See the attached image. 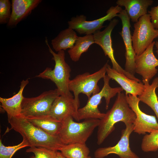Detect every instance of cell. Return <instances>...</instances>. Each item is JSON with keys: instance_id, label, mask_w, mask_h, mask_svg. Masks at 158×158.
Here are the masks:
<instances>
[{"instance_id": "52a82bcc", "label": "cell", "mask_w": 158, "mask_h": 158, "mask_svg": "<svg viewBox=\"0 0 158 158\" xmlns=\"http://www.w3.org/2000/svg\"><path fill=\"white\" fill-rule=\"evenodd\" d=\"M59 94L56 88L45 91L34 97H24L21 114L25 118L48 116L52 104Z\"/></svg>"}, {"instance_id": "8992f818", "label": "cell", "mask_w": 158, "mask_h": 158, "mask_svg": "<svg viewBox=\"0 0 158 158\" xmlns=\"http://www.w3.org/2000/svg\"><path fill=\"white\" fill-rule=\"evenodd\" d=\"M108 61L99 70L92 74L88 72L77 75L71 80L68 85L70 91L73 92L75 101L79 108L80 106L79 95L83 93L88 99L100 91L98 85L99 81L106 75Z\"/></svg>"}, {"instance_id": "1f68e13d", "label": "cell", "mask_w": 158, "mask_h": 158, "mask_svg": "<svg viewBox=\"0 0 158 158\" xmlns=\"http://www.w3.org/2000/svg\"><path fill=\"white\" fill-rule=\"evenodd\" d=\"M87 158H92L90 156H89Z\"/></svg>"}, {"instance_id": "8fae6325", "label": "cell", "mask_w": 158, "mask_h": 158, "mask_svg": "<svg viewBox=\"0 0 158 158\" xmlns=\"http://www.w3.org/2000/svg\"><path fill=\"white\" fill-rule=\"evenodd\" d=\"M134 125L126 126V128L121 131L120 140L113 146L100 147L94 152L95 158H104L111 154L117 155L120 158H140L131 150L129 144L130 135L134 131Z\"/></svg>"}, {"instance_id": "4316f807", "label": "cell", "mask_w": 158, "mask_h": 158, "mask_svg": "<svg viewBox=\"0 0 158 158\" xmlns=\"http://www.w3.org/2000/svg\"><path fill=\"white\" fill-rule=\"evenodd\" d=\"M45 148L31 147L27 149V152H32L34 155L30 158H56V152Z\"/></svg>"}, {"instance_id": "603a6c76", "label": "cell", "mask_w": 158, "mask_h": 158, "mask_svg": "<svg viewBox=\"0 0 158 158\" xmlns=\"http://www.w3.org/2000/svg\"><path fill=\"white\" fill-rule=\"evenodd\" d=\"M94 43L93 35L78 37L73 47L68 51L71 60L75 62L78 61L82 54L87 51L90 47Z\"/></svg>"}, {"instance_id": "2e32d148", "label": "cell", "mask_w": 158, "mask_h": 158, "mask_svg": "<svg viewBox=\"0 0 158 158\" xmlns=\"http://www.w3.org/2000/svg\"><path fill=\"white\" fill-rule=\"evenodd\" d=\"M41 0H12V11L7 23L8 27L15 26L28 15L41 2Z\"/></svg>"}, {"instance_id": "ffe728a7", "label": "cell", "mask_w": 158, "mask_h": 158, "mask_svg": "<svg viewBox=\"0 0 158 158\" xmlns=\"http://www.w3.org/2000/svg\"><path fill=\"white\" fill-rule=\"evenodd\" d=\"M78 36L75 31L68 28L61 31L51 41L53 49L56 52L72 48Z\"/></svg>"}, {"instance_id": "f1b7e54d", "label": "cell", "mask_w": 158, "mask_h": 158, "mask_svg": "<svg viewBox=\"0 0 158 158\" xmlns=\"http://www.w3.org/2000/svg\"><path fill=\"white\" fill-rule=\"evenodd\" d=\"M148 12L154 28L155 29H158V5L152 7L151 10L148 11Z\"/></svg>"}, {"instance_id": "ac0fdd59", "label": "cell", "mask_w": 158, "mask_h": 158, "mask_svg": "<svg viewBox=\"0 0 158 158\" xmlns=\"http://www.w3.org/2000/svg\"><path fill=\"white\" fill-rule=\"evenodd\" d=\"M29 82L28 79L23 80L21 82L19 91L12 97H0L1 106L7 113L8 118L15 117L21 115V104L24 97L23 92Z\"/></svg>"}, {"instance_id": "484cf974", "label": "cell", "mask_w": 158, "mask_h": 158, "mask_svg": "<svg viewBox=\"0 0 158 158\" xmlns=\"http://www.w3.org/2000/svg\"><path fill=\"white\" fill-rule=\"evenodd\" d=\"M27 147H29L27 142L23 139L19 144L13 146H5L0 140V158H11L18 150Z\"/></svg>"}, {"instance_id": "3957f363", "label": "cell", "mask_w": 158, "mask_h": 158, "mask_svg": "<svg viewBox=\"0 0 158 158\" xmlns=\"http://www.w3.org/2000/svg\"><path fill=\"white\" fill-rule=\"evenodd\" d=\"M45 42L49 51L53 56L52 59L55 63L54 68L52 69L47 67L35 77L50 80L53 82L56 86L60 95L73 96L68 87L71 69L66 61L64 51H60L56 53L50 47L47 39Z\"/></svg>"}, {"instance_id": "e0dca14e", "label": "cell", "mask_w": 158, "mask_h": 158, "mask_svg": "<svg viewBox=\"0 0 158 158\" xmlns=\"http://www.w3.org/2000/svg\"><path fill=\"white\" fill-rule=\"evenodd\" d=\"M106 73L110 79L115 80L125 91L126 95L129 94L139 96L143 92L144 90L143 83L128 78L111 68L108 64L106 69Z\"/></svg>"}, {"instance_id": "277c9868", "label": "cell", "mask_w": 158, "mask_h": 158, "mask_svg": "<svg viewBox=\"0 0 158 158\" xmlns=\"http://www.w3.org/2000/svg\"><path fill=\"white\" fill-rule=\"evenodd\" d=\"M73 119L71 116H69L61 121L59 135L64 145L85 143L95 129L98 127L100 120L88 119L78 123Z\"/></svg>"}, {"instance_id": "5b68a950", "label": "cell", "mask_w": 158, "mask_h": 158, "mask_svg": "<svg viewBox=\"0 0 158 158\" xmlns=\"http://www.w3.org/2000/svg\"><path fill=\"white\" fill-rule=\"evenodd\" d=\"M103 79L104 84L101 90L88 99L85 106L78 109V116L79 120L92 118L102 119L104 116L105 113H101L98 108V106L101 103L102 98L104 97L105 99V108L107 109L111 99L123 90L121 87H111L109 84L111 79L107 75H106Z\"/></svg>"}, {"instance_id": "d6986e66", "label": "cell", "mask_w": 158, "mask_h": 158, "mask_svg": "<svg viewBox=\"0 0 158 158\" xmlns=\"http://www.w3.org/2000/svg\"><path fill=\"white\" fill-rule=\"evenodd\" d=\"M153 2L152 0H118L116 4L124 6L131 21L135 23L140 17L147 14V8Z\"/></svg>"}, {"instance_id": "4fadbf2b", "label": "cell", "mask_w": 158, "mask_h": 158, "mask_svg": "<svg viewBox=\"0 0 158 158\" xmlns=\"http://www.w3.org/2000/svg\"><path fill=\"white\" fill-rule=\"evenodd\" d=\"M155 43L153 42L144 52L135 57V71L142 76V81L149 82L157 72L158 59L153 50Z\"/></svg>"}, {"instance_id": "cb8c5ba5", "label": "cell", "mask_w": 158, "mask_h": 158, "mask_svg": "<svg viewBox=\"0 0 158 158\" xmlns=\"http://www.w3.org/2000/svg\"><path fill=\"white\" fill-rule=\"evenodd\" d=\"M59 151L66 158H87L90 152L85 143H80L64 145Z\"/></svg>"}, {"instance_id": "9c48e42d", "label": "cell", "mask_w": 158, "mask_h": 158, "mask_svg": "<svg viewBox=\"0 0 158 158\" xmlns=\"http://www.w3.org/2000/svg\"><path fill=\"white\" fill-rule=\"evenodd\" d=\"M118 5L112 6L107 11L106 15L98 19L88 21L86 17L83 15H77L73 17L68 22V28L76 31L80 35H93L96 32L100 30L104 26L106 21L111 20L122 10Z\"/></svg>"}, {"instance_id": "f546056e", "label": "cell", "mask_w": 158, "mask_h": 158, "mask_svg": "<svg viewBox=\"0 0 158 158\" xmlns=\"http://www.w3.org/2000/svg\"><path fill=\"white\" fill-rule=\"evenodd\" d=\"M56 153V158H66L61 153V152L57 151Z\"/></svg>"}, {"instance_id": "7c38bea8", "label": "cell", "mask_w": 158, "mask_h": 158, "mask_svg": "<svg viewBox=\"0 0 158 158\" xmlns=\"http://www.w3.org/2000/svg\"><path fill=\"white\" fill-rule=\"evenodd\" d=\"M126 96L130 107L136 115L133 131L139 135H145L147 133H150L158 130V122L155 116L147 114L140 109V101L138 97L129 94Z\"/></svg>"}, {"instance_id": "ba28073f", "label": "cell", "mask_w": 158, "mask_h": 158, "mask_svg": "<svg viewBox=\"0 0 158 158\" xmlns=\"http://www.w3.org/2000/svg\"><path fill=\"white\" fill-rule=\"evenodd\" d=\"M134 27L132 36L133 47L136 55H139L158 37V29L154 28L147 13L140 17L134 24Z\"/></svg>"}, {"instance_id": "7a4b0ae2", "label": "cell", "mask_w": 158, "mask_h": 158, "mask_svg": "<svg viewBox=\"0 0 158 158\" xmlns=\"http://www.w3.org/2000/svg\"><path fill=\"white\" fill-rule=\"evenodd\" d=\"M135 119L136 115L130 107L126 95L121 92L118 93L112 107L100 120L97 133V144H102L114 130L117 123L122 122L126 126L134 124Z\"/></svg>"}, {"instance_id": "d6a6232c", "label": "cell", "mask_w": 158, "mask_h": 158, "mask_svg": "<svg viewBox=\"0 0 158 158\" xmlns=\"http://www.w3.org/2000/svg\"><path fill=\"white\" fill-rule=\"evenodd\" d=\"M157 99H158V97H157Z\"/></svg>"}, {"instance_id": "9a60e30c", "label": "cell", "mask_w": 158, "mask_h": 158, "mask_svg": "<svg viewBox=\"0 0 158 158\" xmlns=\"http://www.w3.org/2000/svg\"><path fill=\"white\" fill-rule=\"evenodd\" d=\"M117 16L120 18L121 21L122 30L119 33L123 39L126 49L124 70L134 75L135 73V59L136 54L133 47L132 36L130 30L131 27L130 19L125 9H122L117 14Z\"/></svg>"}, {"instance_id": "4dcf8cb0", "label": "cell", "mask_w": 158, "mask_h": 158, "mask_svg": "<svg viewBox=\"0 0 158 158\" xmlns=\"http://www.w3.org/2000/svg\"><path fill=\"white\" fill-rule=\"evenodd\" d=\"M155 45L157 49L156 52L158 55V40L155 42Z\"/></svg>"}, {"instance_id": "5bb4252c", "label": "cell", "mask_w": 158, "mask_h": 158, "mask_svg": "<svg viewBox=\"0 0 158 158\" xmlns=\"http://www.w3.org/2000/svg\"><path fill=\"white\" fill-rule=\"evenodd\" d=\"M78 108L73 96L60 95L53 102L49 116L59 121H62L69 116H71L74 119L79 121Z\"/></svg>"}, {"instance_id": "6da1fadb", "label": "cell", "mask_w": 158, "mask_h": 158, "mask_svg": "<svg viewBox=\"0 0 158 158\" xmlns=\"http://www.w3.org/2000/svg\"><path fill=\"white\" fill-rule=\"evenodd\" d=\"M11 129L18 133L29 147L45 148L55 151L60 150L64 144L59 135H49L35 126L21 115L8 118Z\"/></svg>"}, {"instance_id": "d4e9b609", "label": "cell", "mask_w": 158, "mask_h": 158, "mask_svg": "<svg viewBox=\"0 0 158 158\" xmlns=\"http://www.w3.org/2000/svg\"><path fill=\"white\" fill-rule=\"evenodd\" d=\"M141 148L145 152H156L158 150V130L145 135L142 140Z\"/></svg>"}, {"instance_id": "30bf717a", "label": "cell", "mask_w": 158, "mask_h": 158, "mask_svg": "<svg viewBox=\"0 0 158 158\" xmlns=\"http://www.w3.org/2000/svg\"><path fill=\"white\" fill-rule=\"evenodd\" d=\"M118 22V20L113 19L110 21L107 26L103 30H99L95 32L93 34L95 43L99 45L102 49L105 56H107L110 59L113 69L130 79L140 82V80L123 69L115 59L111 35L112 31Z\"/></svg>"}, {"instance_id": "44dd1931", "label": "cell", "mask_w": 158, "mask_h": 158, "mask_svg": "<svg viewBox=\"0 0 158 158\" xmlns=\"http://www.w3.org/2000/svg\"><path fill=\"white\" fill-rule=\"evenodd\" d=\"M144 90L142 94L138 97L140 101L149 106L154 111L158 121V100L155 90L158 87V77L153 80L151 84L147 81H142Z\"/></svg>"}, {"instance_id": "7402d4cb", "label": "cell", "mask_w": 158, "mask_h": 158, "mask_svg": "<svg viewBox=\"0 0 158 158\" xmlns=\"http://www.w3.org/2000/svg\"><path fill=\"white\" fill-rule=\"evenodd\" d=\"M26 118L34 125L47 133L54 136L59 135L61 126V122L55 121L49 116Z\"/></svg>"}, {"instance_id": "83f0119b", "label": "cell", "mask_w": 158, "mask_h": 158, "mask_svg": "<svg viewBox=\"0 0 158 158\" xmlns=\"http://www.w3.org/2000/svg\"><path fill=\"white\" fill-rule=\"evenodd\" d=\"M11 4L9 0H0V23H8L11 14Z\"/></svg>"}]
</instances>
